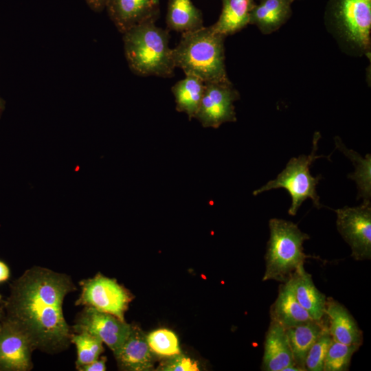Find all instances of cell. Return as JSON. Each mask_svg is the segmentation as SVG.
I'll use <instances>...</instances> for the list:
<instances>
[{"label": "cell", "instance_id": "obj_1", "mask_svg": "<svg viewBox=\"0 0 371 371\" xmlns=\"http://www.w3.org/2000/svg\"><path fill=\"white\" fill-rule=\"evenodd\" d=\"M76 289L69 276L34 267L10 285L2 305L3 318L29 337L34 350L60 352L69 346L73 333L63 315V301Z\"/></svg>", "mask_w": 371, "mask_h": 371}, {"label": "cell", "instance_id": "obj_2", "mask_svg": "<svg viewBox=\"0 0 371 371\" xmlns=\"http://www.w3.org/2000/svg\"><path fill=\"white\" fill-rule=\"evenodd\" d=\"M225 38L210 26L182 34L172 49L175 67L204 82L229 81L225 63Z\"/></svg>", "mask_w": 371, "mask_h": 371}, {"label": "cell", "instance_id": "obj_3", "mask_svg": "<svg viewBox=\"0 0 371 371\" xmlns=\"http://www.w3.org/2000/svg\"><path fill=\"white\" fill-rule=\"evenodd\" d=\"M123 34L126 59L131 70L142 76L169 78L176 68L169 32L155 21L139 24Z\"/></svg>", "mask_w": 371, "mask_h": 371}, {"label": "cell", "instance_id": "obj_4", "mask_svg": "<svg viewBox=\"0 0 371 371\" xmlns=\"http://www.w3.org/2000/svg\"><path fill=\"white\" fill-rule=\"evenodd\" d=\"M269 238L265 256V271L262 281L285 282L309 256L303 243L310 238L291 221L271 218L269 221Z\"/></svg>", "mask_w": 371, "mask_h": 371}, {"label": "cell", "instance_id": "obj_5", "mask_svg": "<svg viewBox=\"0 0 371 371\" xmlns=\"http://www.w3.org/2000/svg\"><path fill=\"white\" fill-rule=\"evenodd\" d=\"M319 138V133H315L312 151L309 155L292 157L275 179L269 181L254 190L253 194L256 196L260 193L280 188L286 189L291 198V205L288 211L289 214L291 216L297 214L302 203L308 198L313 201L315 207L320 208L322 205L319 201V196L317 194L316 186L322 176L319 175L314 177L310 172V167L316 159L328 157L323 155H316Z\"/></svg>", "mask_w": 371, "mask_h": 371}, {"label": "cell", "instance_id": "obj_6", "mask_svg": "<svg viewBox=\"0 0 371 371\" xmlns=\"http://www.w3.org/2000/svg\"><path fill=\"white\" fill-rule=\"evenodd\" d=\"M327 14L346 47L357 54L370 52L371 0H330Z\"/></svg>", "mask_w": 371, "mask_h": 371}, {"label": "cell", "instance_id": "obj_7", "mask_svg": "<svg viewBox=\"0 0 371 371\" xmlns=\"http://www.w3.org/2000/svg\"><path fill=\"white\" fill-rule=\"evenodd\" d=\"M82 291L76 305L91 307L124 321V313L132 300L130 293L115 279L98 273L80 282Z\"/></svg>", "mask_w": 371, "mask_h": 371}, {"label": "cell", "instance_id": "obj_8", "mask_svg": "<svg viewBox=\"0 0 371 371\" xmlns=\"http://www.w3.org/2000/svg\"><path fill=\"white\" fill-rule=\"evenodd\" d=\"M338 232L351 249L356 260L371 258V203L357 207L345 206L334 210Z\"/></svg>", "mask_w": 371, "mask_h": 371}, {"label": "cell", "instance_id": "obj_9", "mask_svg": "<svg viewBox=\"0 0 371 371\" xmlns=\"http://www.w3.org/2000/svg\"><path fill=\"white\" fill-rule=\"evenodd\" d=\"M240 98L232 82H205V90L194 117L203 127L218 128L225 122L236 121L234 102Z\"/></svg>", "mask_w": 371, "mask_h": 371}, {"label": "cell", "instance_id": "obj_10", "mask_svg": "<svg viewBox=\"0 0 371 371\" xmlns=\"http://www.w3.org/2000/svg\"><path fill=\"white\" fill-rule=\"evenodd\" d=\"M131 328V324L111 314L85 306L78 314L72 331L84 330L98 337L115 357L127 339Z\"/></svg>", "mask_w": 371, "mask_h": 371}, {"label": "cell", "instance_id": "obj_11", "mask_svg": "<svg viewBox=\"0 0 371 371\" xmlns=\"http://www.w3.org/2000/svg\"><path fill=\"white\" fill-rule=\"evenodd\" d=\"M34 350L29 337L16 325L3 318L0 328V371L30 370Z\"/></svg>", "mask_w": 371, "mask_h": 371}, {"label": "cell", "instance_id": "obj_12", "mask_svg": "<svg viewBox=\"0 0 371 371\" xmlns=\"http://www.w3.org/2000/svg\"><path fill=\"white\" fill-rule=\"evenodd\" d=\"M105 9L122 34L139 24L155 22L160 14L159 0H107Z\"/></svg>", "mask_w": 371, "mask_h": 371}, {"label": "cell", "instance_id": "obj_13", "mask_svg": "<svg viewBox=\"0 0 371 371\" xmlns=\"http://www.w3.org/2000/svg\"><path fill=\"white\" fill-rule=\"evenodd\" d=\"M325 316L328 330L333 340L360 347L363 332L349 311L337 300L326 297Z\"/></svg>", "mask_w": 371, "mask_h": 371}, {"label": "cell", "instance_id": "obj_14", "mask_svg": "<svg viewBox=\"0 0 371 371\" xmlns=\"http://www.w3.org/2000/svg\"><path fill=\"white\" fill-rule=\"evenodd\" d=\"M294 364L285 329L276 322L270 321L264 341L261 370L283 371L286 367Z\"/></svg>", "mask_w": 371, "mask_h": 371}, {"label": "cell", "instance_id": "obj_15", "mask_svg": "<svg viewBox=\"0 0 371 371\" xmlns=\"http://www.w3.org/2000/svg\"><path fill=\"white\" fill-rule=\"evenodd\" d=\"M115 358L124 370L144 371L153 368V352L147 336L138 326L131 325L130 333Z\"/></svg>", "mask_w": 371, "mask_h": 371}, {"label": "cell", "instance_id": "obj_16", "mask_svg": "<svg viewBox=\"0 0 371 371\" xmlns=\"http://www.w3.org/2000/svg\"><path fill=\"white\" fill-rule=\"evenodd\" d=\"M270 321L285 330L313 319L296 299L290 280L282 283L269 309Z\"/></svg>", "mask_w": 371, "mask_h": 371}, {"label": "cell", "instance_id": "obj_17", "mask_svg": "<svg viewBox=\"0 0 371 371\" xmlns=\"http://www.w3.org/2000/svg\"><path fill=\"white\" fill-rule=\"evenodd\" d=\"M296 299L312 319L321 321L325 316L326 297L315 286L312 276L302 265L289 278Z\"/></svg>", "mask_w": 371, "mask_h": 371}, {"label": "cell", "instance_id": "obj_18", "mask_svg": "<svg viewBox=\"0 0 371 371\" xmlns=\"http://www.w3.org/2000/svg\"><path fill=\"white\" fill-rule=\"evenodd\" d=\"M292 3L290 0H258L251 12L249 24L264 34H271L290 18Z\"/></svg>", "mask_w": 371, "mask_h": 371}, {"label": "cell", "instance_id": "obj_19", "mask_svg": "<svg viewBox=\"0 0 371 371\" xmlns=\"http://www.w3.org/2000/svg\"><path fill=\"white\" fill-rule=\"evenodd\" d=\"M326 316L321 321L311 319L286 329L294 363L303 371L306 356L321 333L327 328Z\"/></svg>", "mask_w": 371, "mask_h": 371}, {"label": "cell", "instance_id": "obj_20", "mask_svg": "<svg viewBox=\"0 0 371 371\" xmlns=\"http://www.w3.org/2000/svg\"><path fill=\"white\" fill-rule=\"evenodd\" d=\"M217 21L211 28L224 37L234 34L249 24L250 14L256 0H222Z\"/></svg>", "mask_w": 371, "mask_h": 371}, {"label": "cell", "instance_id": "obj_21", "mask_svg": "<svg viewBox=\"0 0 371 371\" xmlns=\"http://www.w3.org/2000/svg\"><path fill=\"white\" fill-rule=\"evenodd\" d=\"M166 22L168 30L182 34L203 27L202 13L192 0H168Z\"/></svg>", "mask_w": 371, "mask_h": 371}, {"label": "cell", "instance_id": "obj_22", "mask_svg": "<svg viewBox=\"0 0 371 371\" xmlns=\"http://www.w3.org/2000/svg\"><path fill=\"white\" fill-rule=\"evenodd\" d=\"M176 102V110L188 115L189 120L194 118L202 100L205 82L196 76L186 74L171 89Z\"/></svg>", "mask_w": 371, "mask_h": 371}, {"label": "cell", "instance_id": "obj_23", "mask_svg": "<svg viewBox=\"0 0 371 371\" xmlns=\"http://www.w3.org/2000/svg\"><path fill=\"white\" fill-rule=\"evenodd\" d=\"M336 148L350 159L355 166V172L348 177L355 181L357 188V199L370 202L371 199V155L366 154L362 157L358 153L348 149L339 137L335 138Z\"/></svg>", "mask_w": 371, "mask_h": 371}, {"label": "cell", "instance_id": "obj_24", "mask_svg": "<svg viewBox=\"0 0 371 371\" xmlns=\"http://www.w3.org/2000/svg\"><path fill=\"white\" fill-rule=\"evenodd\" d=\"M70 341L76 345L77 349V370L97 360L104 351L103 342L87 331L73 332Z\"/></svg>", "mask_w": 371, "mask_h": 371}, {"label": "cell", "instance_id": "obj_25", "mask_svg": "<svg viewBox=\"0 0 371 371\" xmlns=\"http://www.w3.org/2000/svg\"><path fill=\"white\" fill-rule=\"evenodd\" d=\"M359 348L332 340L324 359L323 371L348 370L352 357Z\"/></svg>", "mask_w": 371, "mask_h": 371}, {"label": "cell", "instance_id": "obj_26", "mask_svg": "<svg viewBox=\"0 0 371 371\" xmlns=\"http://www.w3.org/2000/svg\"><path fill=\"white\" fill-rule=\"evenodd\" d=\"M151 351L161 357H171L179 354L178 339L175 334L168 329L153 331L147 336Z\"/></svg>", "mask_w": 371, "mask_h": 371}, {"label": "cell", "instance_id": "obj_27", "mask_svg": "<svg viewBox=\"0 0 371 371\" xmlns=\"http://www.w3.org/2000/svg\"><path fill=\"white\" fill-rule=\"evenodd\" d=\"M332 340L327 327L312 345L306 356V371H323L324 359Z\"/></svg>", "mask_w": 371, "mask_h": 371}, {"label": "cell", "instance_id": "obj_28", "mask_svg": "<svg viewBox=\"0 0 371 371\" xmlns=\"http://www.w3.org/2000/svg\"><path fill=\"white\" fill-rule=\"evenodd\" d=\"M170 359L161 364V370L166 371H196L199 370L196 362L179 354L169 357Z\"/></svg>", "mask_w": 371, "mask_h": 371}, {"label": "cell", "instance_id": "obj_29", "mask_svg": "<svg viewBox=\"0 0 371 371\" xmlns=\"http://www.w3.org/2000/svg\"><path fill=\"white\" fill-rule=\"evenodd\" d=\"M106 358L104 357H100L91 362V363H89L87 365L83 366L80 367L78 370L80 371H104L106 370Z\"/></svg>", "mask_w": 371, "mask_h": 371}, {"label": "cell", "instance_id": "obj_30", "mask_svg": "<svg viewBox=\"0 0 371 371\" xmlns=\"http://www.w3.org/2000/svg\"><path fill=\"white\" fill-rule=\"evenodd\" d=\"M89 7L96 12L105 9L107 0H85Z\"/></svg>", "mask_w": 371, "mask_h": 371}, {"label": "cell", "instance_id": "obj_31", "mask_svg": "<svg viewBox=\"0 0 371 371\" xmlns=\"http://www.w3.org/2000/svg\"><path fill=\"white\" fill-rule=\"evenodd\" d=\"M10 269L8 265L0 260V282L8 280L10 278Z\"/></svg>", "mask_w": 371, "mask_h": 371}, {"label": "cell", "instance_id": "obj_32", "mask_svg": "<svg viewBox=\"0 0 371 371\" xmlns=\"http://www.w3.org/2000/svg\"><path fill=\"white\" fill-rule=\"evenodd\" d=\"M5 101L3 100V99L0 96V117L3 113V111L5 109Z\"/></svg>", "mask_w": 371, "mask_h": 371}, {"label": "cell", "instance_id": "obj_33", "mask_svg": "<svg viewBox=\"0 0 371 371\" xmlns=\"http://www.w3.org/2000/svg\"><path fill=\"white\" fill-rule=\"evenodd\" d=\"M3 316H4L3 308V306H1L0 307V328L1 327L2 320H3Z\"/></svg>", "mask_w": 371, "mask_h": 371}, {"label": "cell", "instance_id": "obj_34", "mask_svg": "<svg viewBox=\"0 0 371 371\" xmlns=\"http://www.w3.org/2000/svg\"><path fill=\"white\" fill-rule=\"evenodd\" d=\"M1 295L0 294V301H1Z\"/></svg>", "mask_w": 371, "mask_h": 371}, {"label": "cell", "instance_id": "obj_35", "mask_svg": "<svg viewBox=\"0 0 371 371\" xmlns=\"http://www.w3.org/2000/svg\"><path fill=\"white\" fill-rule=\"evenodd\" d=\"M290 1H291L292 2H293L295 0H290Z\"/></svg>", "mask_w": 371, "mask_h": 371}]
</instances>
